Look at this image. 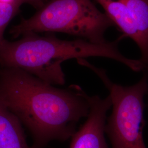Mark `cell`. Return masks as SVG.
Here are the masks:
<instances>
[{"mask_svg":"<svg viewBox=\"0 0 148 148\" xmlns=\"http://www.w3.org/2000/svg\"><path fill=\"white\" fill-rule=\"evenodd\" d=\"M0 101L30 133L31 148L66 141L90 111L89 95L79 86L59 88L18 68H0Z\"/></svg>","mask_w":148,"mask_h":148,"instance_id":"obj_1","label":"cell"},{"mask_svg":"<svg viewBox=\"0 0 148 148\" xmlns=\"http://www.w3.org/2000/svg\"><path fill=\"white\" fill-rule=\"evenodd\" d=\"M122 38L101 44L84 39L68 41L40 36L36 34L23 35L16 41L3 39L0 43V68L21 69L54 86L65 84L62 64L70 59L105 57L140 71L144 68L140 60L128 58L119 51L117 46Z\"/></svg>","mask_w":148,"mask_h":148,"instance_id":"obj_2","label":"cell"},{"mask_svg":"<svg viewBox=\"0 0 148 148\" xmlns=\"http://www.w3.org/2000/svg\"><path fill=\"white\" fill-rule=\"evenodd\" d=\"M115 25L92 0H50L29 19L13 27L14 37L29 34L58 32L81 37L95 43L107 41L106 30Z\"/></svg>","mask_w":148,"mask_h":148,"instance_id":"obj_3","label":"cell"},{"mask_svg":"<svg viewBox=\"0 0 148 148\" xmlns=\"http://www.w3.org/2000/svg\"><path fill=\"white\" fill-rule=\"evenodd\" d=\"M79 64L93 70L109 90L112 111L106 122L105 133L111 148H147L143 136L144 98L148 87L146 77L135 85L123 86L112 82L104 70L85 59Z\"/></svg>","mask_w":148,"mask_h":148,"instance_id":"obj_4","label":"cell"},{"mask_svg":"<svg viewBox=\"0 0 148 148\" xmlns=\"http://www.w3.org/2000/svg\"><path fill=\"white\" fill-rule=\"evenodd\" d=\"M90 111L87 120L71 138L70 148H109L105 137L107 112L112 106L109 95L101 98L90 96Z\"/></svg>","mask_w":148,"mask_h":148,"instance_id":"obj_5","label":"cell"},{"mask_svg":"<svg viewBox=\"0 0 148 148\" xmlns=\"http://www.w3.org/2000/svg\"><path fill=\"white\" fill-rule=\"evenodd\" d=\"M0 148H31L21 122L1 101Z\"/></svg>","mask_w":148,"mask_h":148,"instance_id":"obj_6","label":"cell"},{"mask_svg":"<svg viewBox=\"0 0 148 148\" xmlns=\"http://www.w3.org/2000/svg\"><path fill=\"white\" fill-rule=\"evenodd\" d=\"M115 25L119 27L123 37L131 38L139 46L140 38L135 22L123 0H96Z\"/></svg>","mask_w":148,"mask_h":148,"instance_id":"obj_7","label":"cell"},{"mask_svg":"<svg viewBox=\"0 0 148 148\" xmlns=\"http://www.w3.org/2000/svg\"><path fill=\"white\" fill-rule=\"evenodd\" d=\"M135 22L140 43L141 61L145 65L148 60V0H123Z\"/></svg>","mask_w":148,"mask_h":148,"instance_id":"obj_8","label":"cell"},{"mask_svg":"<svg viewBox=\"0 0 148 148\" xmlns=\"http://www.w3.org/2000/svg\"><path fill=\"white\" fill-rule=\"evenodd\" d=\"M16 2L11 3H0V43L3 40V34L12 18L20 8Z\"/></svg>","mask_w":148,"mask_h":148,"instance_id":"obj_9","label":"cell"},{"mask_svg":"<svg viewBox=\"0 0 148 148\" xmlns=\"http://www.w3.org/2000/svg\"><path fill=\"white\" fill-rule=\"evenodd\" d=\"M44 0H16V2L20 6L25 3H29L34 5H40Z\"/></svg>","mask_w":148,"mask_h":148,"instance_id":"obj_10","label":"cell"},{"mask_svg":"<svg viewBox=\"0 0 148 148\" xmlns=\"http://www.w3.org/2000/svg\"><path fill=\"white\" fill-rule=\"evenodd\" d=\"M16 0H0V3H11L14 2Z\"/></svg>","mask_w":148,"mask_h":148,"instance_id":"obj_11","label":"cell"},{"mask_svg":"<svg viewBox=\"0 0 148 148\" xmlns=\"http://www.w3.org/2000/svg\"><path fill=\"white\" fill-rule=\"evenodd\" d=\"M148 66V62H147V63H146V64H145V66Z\"/></svg>","mask_w":148,"mask_h":148,"instance_id":"obj_12","label":"cell"}]
</instances>
